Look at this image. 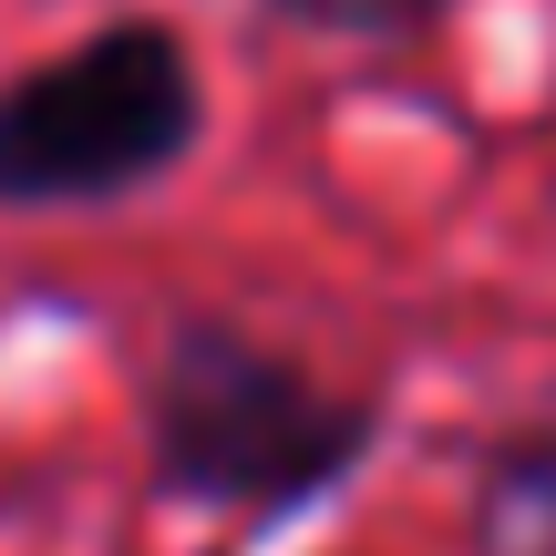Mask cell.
Here are the masks:
<instances>
[{
	"label": "cell",
	"mask_w": 556,
	"mask_h": 556,
	"mask_svg": "<svg viewBox=\"0 0 556 556\" xmlns=\"http://www.w3.org/2000/svg\"><path fill=\"white\" fill-rule=\"evenodd\" d=\"M361 454V413L248 351L238 330H176L155 371V464L206 505H299Z\"/></svg>",
	"instance_id": "cell-2"
},
{
	"label": "cell",
	"mask_w": 556,
	"mask_h": 556,
	"mask_svg": "<svg viewBox=\"0 0 556 556\" xmlns=\"http://www.w3.org/2000/svg\"><path fill=\"white\" fill-rule=\"evenodd\" d=\"M197 144V73L176 31L114 21L0 83V206H103Z\"/></svg>",
	"instance_id": "cell-1"
},
{
	"label": "cell",
	"mask_w": 556,
	"mask_h": 556,
	"mask_svg": "<svg viewBox=\"0 0 556 556\" xmlns=\"http://www.w3.org/2000/svg\"><path fill=\"white\" fill-rule=\"evenodd\" d=\"M484 556H556V454H505L484 484Z\"/></svg>",
	"instance_id": "cell-3"
}]
</instances>
